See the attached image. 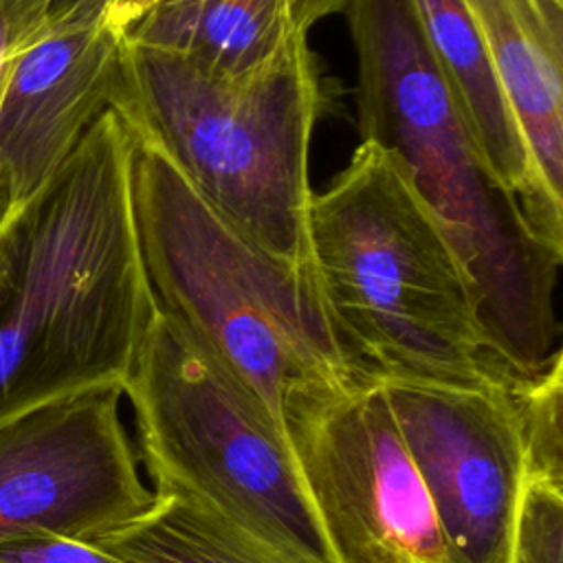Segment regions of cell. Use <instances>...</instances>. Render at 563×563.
Masks as SVG:
<instances>
[{"label":"cell","instance_id":"12","mask_svg":"<svg viewBox=\"0 0 563 563\" xmlns=\"http://www.w3.org/2000/svg\"><path fill=\"white\" fill-rule=\"evenodd\" d=\"M526 143L539 194L563 220V0H468Z\"/></svg>","mask_w":563,"mask_h":563},{"label":"cell","instance_id":"11","mask_svg":"<svg viewBox=\"0 0 563 563\" xmlns=\"http://www.w3.org/2000/svg\"><path fill=\"white\" fill-rule=\"evenodd\" d=\"M429 53L493 180L517 198L534 238L563 260V220L543 202L468 0H413Z\"/></svg>","mask_w":563,"mask_h":563},{"label":"cell","instance_id":"8","mask_svg":"<svg viewBox=\"0 0 563 563\" xmlns=\"http://www.w3.org/2000/svg\"><path fill=\"white\" fill-rule=\"evenodd\" d=\"M376 380L429 495L449 563H510L526 484L519 383Z\"/></svg>","mask_w":563,"mask_h":563},{"label":"cell","instance_id":"2","mask_svg":"<svg viewBox=\"0 0 563 563\" xmlns=\"http://www.w3.org/2000/svg\"><path fill=\"white\" fill-rule=\"evenodd\" d=\"M308 233L323 301L361 374L526 380L499 356L464 257L391 152L361 141L328 187L312 191Z\"/></svg>","mask_w":563,"mask_h":563},{"label":"cell","instance_id":"13","mask_svg":"<svg viewBox=\"0 0 563 563\" xmlns=\"http://www.w3.org/2000/svg\"><path fill=\"white\" fill-rule=\"evenodd\" d=\"M347 0H202L156 7L136 20L125 40L187 57L216 75L251 73L310 26L345 9Z\"/></svg>","mask_w":563,"mask_h":563},{"label":"cell","instance_id":"9","mask_svg":"<svg viewBox=\"0 0 563 563\" xmlns=\"http://www.w3.org/2000/svg\"><path fill=\"white\" fill-rule=\"evenodd\" d=\"M121 396L99 387L0 424V543L40 532L92 541L150 506Z\"/></svg>","mask_w":563,"mask_h":563},{"label":"cell","instance_id":"16","mask_svg":"<svg viewBox=\"0 0 563 563\" xmlns=\"http://www.w3.org/2000/svg\"><path fill=\"white\" fill-rule=\"evenodd\" d=\"M510 563H563V482L526 477L512 528Z\"/></svg>","mask_w":563,"mask_h":563},{"label":"cell","instance_id":"7","mask_svg":"<svg viewBox=\"0 0 563 563\" xmlns=\"http://www.w3.org/2000/svg\"><path fill=\"white\" fill-rule=\"evenodd\" d=\"M284 429L341 563H449L429 495L374 376L290 387Z\"/></svg>","mask_w":563,"mask_h":563},{"label":"cell","instance_id":"14","mask_svg":"<svg viewBox=\"0 0 563 563\" xmlns=\"http://www.w3.org/2000/svg\"><path fill=\"white\" fill-rule=\"evenodd\" d=\"M152 493L143 512L92 543L128 563H284L187 497Z\"/></svg>","mask_w":563,"mask_h":563},{"label":"cell","instance_id":"19","mask_svg":"<svg viewBox=\"0 0 563 563\" xmlns=\"http://www.w3.org/2000/svg\"><path fill=\"white\" fill-rule=\"evenodd\" d=\"M154 4L156 0H55L53 9L101 18L125 35V31Z\"/></svg>","mask_w":563,"mask_h":563},{"label":"cell","instance_id":"17","mask_svg":"<svg viewBox=\"0 0 563 563\" xmlns=\"http://www.w3.org/2000/svg\"><path fill=\"white\" fill-rule=\"evenodd\" d=\"M55 0H0V92L22 48L44 26ZM11 218V202L0 183V229Z\"/></svg>","mask_w":563,"mask_h":563},{"label":"cell","instance_id":"5","mask_svg":"<svg viewBox=\"0 0 563 563\" xmlns=\"http://www.w3.org/2000/svg\"><path fill=\"white\" fill-rule=\"evenodd\" d=\"M132 202L156 306L202 343L279 431L286 433L290 387L361 374L336 336L317 275L244 238L136 134Z\"/></svg>","mask_w":563,"mask_h":563},{"label":"cell","instance_id":"4","mask_svg":"<svg viewBox=\"0 0 563 563\" xmlns=\"http://www.w3.org/2000/svg\"><path fill=\"white\" fill-rule=\"evenodd\" d=\"M323 99L306 37L251 73L216 75L123 35L108 108L244 238L314 273L308 154Z\"/></svg>","mask_w":563,"mask_h":563},{"label":"cell","instance_id":"15","mask_svg":"<svg viewBox=\"0 0 563 563\" xmlns=\"http://www.w3.org/2000/svg\"><path fill=\"white\" fill-rule=\"evenodd\" d=\"M526 477L563 482V354L515 387Z\"/></svg>","mask_w":563,"mask_h":563},{"label":"cell","instance_id":"3","mask_svg":"<svg viewBox=\"0 0 563 563\" xmlns=\"http://www.w3.org/2000/svg\"><path fill=\"white\" fill-rule=\"evenodd\" d=\"M343 11L356 53L361 141L405 165L475 279L499 356L517 376H537L561 352L554 314L561 260L488 174L429 53L416 2L347 0Z\"/></svg>","mask_w":563,"mask_h":563},{"label":"cell","instance_id":"20","mask_svg":"<svg viewBox=\"0 0 563 563\" xmlns=\"http://www.w3.org/2000/svg\"><path fill=\"white\" fill-rule=\"evenodd\" d=\"M196 2H202V0H156V4L152 9H156V7H183V4H196Z\"/></svg>","mask_w":563,"mask_h":563},{"label":"cell","instance_id":"10","mask_svg":"<svg viewBox=\"0 0 563 563\" xmlns=\"http://www.w3.org/2000/svg\"><path fill=\"white\" fill-rule=\"evenodd\" d=\"M123 33L101 18L51 9L0 92V183L11 216L108 110Z\"/></svg>","mask_w":563,"mask_h":563},{"label":"cell","instance_id":"1","mask_svg":"<svg viewBox=\"0 0 563 563\" xmlns=\"http://www.w3.org/2000/svg\"><path fill=\"white\" fill-rule=\"evenodd\" d=\"M134 134L106 110L0 229V424L125 385L156 310L132 202Z\"/></svg>","mask_w":563,"mask_h":563},{"label":"cell","instance_id":"6","mask_svg":"<svg viewBox=\"0 0 563 563\" xmlns=\"http://www.w3.org/2000/svg\"><path fill=\"white\" fill-rule=\"evenodd\" d=\"M123 394L154 490H172L284 563H341L286 433L156 306Z\"/></svg>","mask_w":563,"mask_h":563},{"label":"cell","instance_id":"18","mask_svg":"<svg viewBox=\"0 0 563 563\" xmlns=\"http://www.w3.org/2000/svg\"><path fill=\"white\" fill-rule=\"evenodd\" d=\"M0 563H128L92 541L62 534H24L0 543Z\"/></svg>","mask_w":563,"mask_h":563}]
</instances>
